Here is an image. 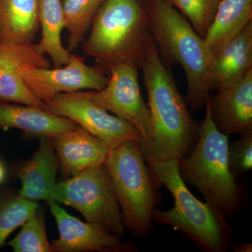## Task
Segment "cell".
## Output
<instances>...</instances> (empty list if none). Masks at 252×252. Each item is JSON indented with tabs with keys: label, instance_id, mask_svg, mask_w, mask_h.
I'll list each match as a JSON object with an SVG mask.
<instances>
[{
	"label": "cell",
	"instance_id": "1",
	"mask_svg": "<svg viewBox=\"0 0 252 252\" xmlns=\"http://www.w3.org/2000/svg\"><path fill=\"white\" fill-rule=\"evenodd\" d=\"M148 94L152 135L141 147L145 160H180L193 150L200 126L190 115L171 73L160 58L153 38L141 65Z\"/></svg>",
	"mask_w": 252,
	"mask_h": 252
},
{
	"label": "cell",
	"instance_id": "2",
	"mask_svg": "<svg viewBox=\"0 0 252 252\" xmlns=\"http://www.w3.org/2000/svg\"><path fill=\"white\" fill-rule=\"evenodd\" d=\"M147 162L155 187H165L175 202L174 207L166 211L154 210L153 220L180 230L205 251L226 252L232 245L233 232L225 214L194 196L181 177L178 160Z\"/></svg>",
	"mask_w": 252,
	"mask_h": 252
},
{
	"label": "cell",
	"instance_id": "3",
	"mask_svg": "<svg viewBox=\"0 0 252 252\" xmlns=\"http://www.w3.org/2000/svg\"><path fill=\"white\" fill-rule=\"evenodd\" d=\"M147 10L151 34L157 46L185 71L186 102L192 110L205 108L212 90L209 73L212 57L203 38L167 0H149Z\"/></svg>",
	"mask_w": 252,
	"mask_h": 252
},
{
	"label": "cell",
	"instance_id": "4",
	"mask_svg": "<svg viewBox=\"0 0 252 252\" xmlns=\"http://www.w3.org/2000/svg\"><path fill=\"white\" fill-rule=\"evenodd\" d=\"M91 25L83 46L87 56L108 69L119 64L141 67L152 36L140 0H104Z\"/></svg>",
	"mask_w": 252,
	"mask_h": 252
},
{
	"label": "cell",
	"instance_id": "5",
	"mask_svg": "<svg viewBox=\"0 0 252 252\" xmlns=\"http://www.w3.org/2000/svg\"><path fill=\"white\" fill-rule=\"evenodd\" d=\"M205 117L199 128V138L188 157L178 160L179 171L185 183L193 186L225 215L238 210L240 189L230 172L228 137L215 127L208 102Z\"/></svg>",
	"mask_w": 252,
	"mask_h": 252
},
{
	"label": "cell",
	"instance_id": "6",
	"mask_svg": "<svg viewBox=\"0 0 252 252\" xmlns=\"http://www.w3.org/2000/svg\"><path fill=\"white\" fill-rule=\"evenodd\" d=\"M105 165L122 212L123 222L135 236L153 229L157 193L140 144L127 141L111 149Z\"/></svg>",
	"mask_w": 252,
	"mask_h": 252
},
{
	"label": "cell",
	"instance_id": "7",
	"mask_svg": "<svg viewBox=\"0 0 252 252\" xmlns=\"http://www.w3.org/2000/svg\"><path fill=\"white\" fill-rule=\"evenodd\" d=\"M50 201L76 209L88 222L100 225L116 236L125 234L122 212L105 163L56 183Z\"/></svg>",
	"mask_w": 252,
	"mask_h": 252
},
{
	"label": "cell",
	"instance_id": "8",
	"mask_svg": "<svg viewBox=\"0 0 252 252\" xmlns=\"http://www.w3.org/2000/svg\"><path fill=\"white\" fill-rule=\"evenodd\" d=\"M109 69L110 77L104 89L79 92L96 105L135 126L143 138L140 147H144L152 138V126L148 106L141 94L138 67L119 64Z\"/></svg>",
	"mask_w": 252,
	"mask_h": 252
},
{
	"label": "cell",
	"instance_id": "9",
	"mask_svg": "<svg viewBox=\"0 0 252 252\" xmlns=\"http://www.w3.org/2000/svg\"><path fill=\"white\" fill-rule=\"evenodd\" d=\"M42 108L70 119L112 148L127 141H135L140 144L143 142L142 135L135 126L122 118L111 115L83 96L79 91L57 94L44 102Z\"/></svg>",
	"mask_w": 252,
	"mask_h": 252
},
{
	"label": "cell",
	"instance_id": "10",
	"mask_svg": "<svg viewBox=\"0 0 252 252\" xmlns=\"http://www.w3.org/2000/svg\"><path fill=\"white\" fill-rule=\"evenodd\" d=\"M22 78L28 90L43 102L61 94L100 91L109 81L102 68L91 67L84 57L74 54L62 67L26 68Z\"/></svg>",
	"mask_w": 252,
	"mask_h": 252
},
{
	"label": "cell",
	"instance_id": "11",
	"mask_svg": "<svg viewBox=\"0 0 252 252\" xmlns=\"http://www.w3.org/2000/svg\"><path fill=\"white\" fill-rule=\"evenodd\" d=\"M51 66V62L39 52L36 44L0 42V102L42 108L44 102L34 97L25 85L22 72L28 67Z\"/></svg>",
	"mask_w": 252,
	"mask_h": 252
},
{
	"label": "cell",
	"instance_id": "12",
	"mask_svg": "<svg viewBox=\"0 0 252 252\" xmlns=\"http://www.w3.org/2000/svg\"><path fill=\"white\" fill-rule=\"evenodd\" d=\"M47 203L59 230V238L51 243L54 252H110L130 250L123 245L121 238L100 225L78 220L56 202Z\"/></svg>",
	"mask_w": 252,
	"mask_h": 252
},
{
	"label": "cell",
	"instance_id": "13",
	"mask_svg": "<svg viewBox=\"0 0 252 252\" xmlns=\"http://www.w3.org/2000/svg\"><path fill=\"white\" fill-rule=\"evenodd\" d=\"M217 130L229 136L252 130V69L238 82L219 89L207 99Z\"/></svg>",
	"mask_w": 252,
	"mask_h": 252
},
{
	"label": "cell",
	"instance_id": "14",
	"mask_svg": "<svg viewBox=\"0 0 252 252\" xmlns=\"http://www.w3.org/2000/svg\"><path fill=\"white\" fill-rule=\"evenodd\" d=\"M66 175L75 176L89 167L105 163L112 147L79 127L50 138Z\"/></svg>",
	"mask_w": 252,
	"mask_h": 252
},
{
	"label": "cell",
	"instance_id": "15",
	"mask_svg": "<svg viewBox=\"0 0 252 252\" xmlns=\"http://www.w3.org/2000/svg\"><path fill=\"white\" fill-rule=\"evenodd\" d=\"M252 69V22L212 56L210 81L212 89L238 82Z\"/></svg>",
	"mask_w": 252,
	"mask_h": 252
},
{
	"label": "cell",
	"instance_id": "16",
	"mask_svg": "<svg viewBox=\"0 0 252 252\" xmlns=\"http://www.w3.org/2000/svg\"><path fill=\"white\" fill-rule=\"evenodd\" d=\"M58 158L49 137H40L39 148L34 155L16 170L21 182L20 196L32 201L49 202L56 185Z\"/></svg>",
	"mask_w": 252,
	"mask_h": 252
},
{
	"label": "cell",
	"instance_id": "17",
	"mask_svg": "<svg viewBox=\"0 0 252 252\" xmlns=\"http://www.w3.org/2000/svg\"><path fill=\"white\" fill-rule=\"evenodd\" d=\"M79 127L70 119L56 115L37 106L0 102V130L17 128L39 138H51Z\"/></svg>",
	"mask_w": 252,
	"mask_h": 252
},
{
	"label": "cell",
	"instance_id": "18",
	"mask_svg": "<svg viewBox=\"0 0 252 252\" xmlns=\"http://www.w3.org/2000/svg\"><path fill=\"white\" fill-rule=\"evenodd\" d=\"M39 0H0V42L31 44L39 31Z\"/></svg>",
	"mask_w": 252,
	"mask_h": 252
},
{
	"label": "cell",
	"instance_id": "19",
	"mask_svg": "<svg viewBox=\"0 0 252 252\" xmlns=\"http://www.w3.org/2000/svg\"><path fill=\"white\" fill-rule=\"evenodd\" d=\"M252 22V0H220L203 39L211 57Z\"/></svg>",
	"mask_w": 252,
	"mask_h": 252
},
{
	"label": "cell",
	"instance_id": "20",
	"mask_svg": "<svg viewBox=\"0 0 252 252\" xmlns=\"http://www.w3.org/2000/svg\"><path fill=\"white\" fill-rule=\"evenodd\" d=\"M39 22L41 39L36 44L41 54L49 56L55 67L67 64L70 51L63 46L61 34L64 29L62 0H39Z\"/></svg>",
	"mask_w": 252,
	"mask_h": 252
},
{
	"label": "cell",
	"instance_id": "21",
	"mask_svg": "<svg viewBox=\"0 0 252 252\" xmlns=\"http://www.w3.org/2000/svg\"><path fill=\"white\" fill-rule=\"evenodd\" d=\"M104 0H62L64 28L67 29L68 50L77 49L84 40Z\"/></svg>",
	"mask_w": 252,
	"mask_h": 252
},
{
	"label": "cell",
	"instance_id": "22",
	"mask_svg": "<svg viewBox=\"0 0 252 252\" xmlns=\"http://www.w3.org/2000/svg\"><path fill=\"white\" fill-rule=\"evenodd\" d=\"M38 204L14 192L0 193V249L18 227L36 211Z\"/></svg>",
	"mask_w": 252,
	"mask_h": 252
},
{
	"label": "cell",
	"instance_id": "23",
	"mask_svg": "<svg viewBox=\"0 0 252 252\" xmlns=\"http://www.w3.org/2000/svg\"><path fill=\"white\" fill-rule=\"evenodd\" d=\"M8 245L15 252H54L48 240L43 212L37 209Z\"/></svg>",
	"mask_w": 252,
	"mask_h": 252
},
{
	"label": "cell",
	"instance_id": "24",
	"mask_svg": "<svg viewBox=\"0 0 252 252\" xmlns=\"http://www.w3.org/2000/svg\"><path fill=\"white\" fill-rule=\"evenodd\" d=\"M176 6L202 37L215 17L220 0H167Z\"/></svg>",
	"mask_w": 252,
	"mask_h": 252
},
{
	"label": "cell",
	"instance_id": "25",
	"mask_svg": "<svg viewBox=\"0 0 252 252\" xmlns=\"http://www.w3.org/2000/svg\"><path fill=\"white\" fill-rule=\"evenodd\" d=\"M228 162L233 176L243 175L252 168V130L228 144Z\"/></svg>",
	"mask_w": 252,
	"mask_h": 252
},
{
	"label": "cell",
	"instance_id": "26",
	"mask_svg": "<svg viewBox=\"0 0 252 252\" xmlns=\"http://www.w3.org/2000/svg\"><path fill=\"white\" fill-rule=\"evenodd\" d=\"M230 248H232V251L234 252H252V244H235V245H230Z\"/></svg>",
	"mask_w": 252,
	"mask_h": 252
},
{
	"label": "cell",
	"instance_id": "27",
	"mask_svg": "<svg viewBox=\"0 0 252 252\" xmlns=\"http://www.w3.org/2000/svg\"><path fill=\"white\" fill-rule=\"evenodd\" d=\"M6 169H5L4 165H3V164L1 163V162L0 161V185H1V184L3 183L5 178H6Z\"/></svg>",
	"mask_w": 252,
	"mask_h": 252
}]
</instances>
